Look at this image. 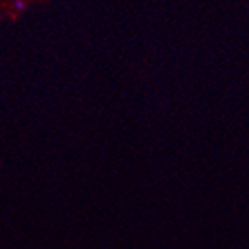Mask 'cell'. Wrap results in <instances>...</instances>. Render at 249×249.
Here are the masks:
<instances>
[{
    "mask_svg": "<svg viewBox=\"0 0 249 249\" xmlns=\"http://www.w3.org/2000/svg\"><path fill=\"white\" fill-rule=\"evenodd\" d=\"M16 9H18V11H23V9H24V2H21V0H19V2H16Z\"/></svg>",
    "mask_w": 249,
    "mask_h": 249,
    "instance_id": "6da1fadb",
    "label": "cell"
}]
</instances>
